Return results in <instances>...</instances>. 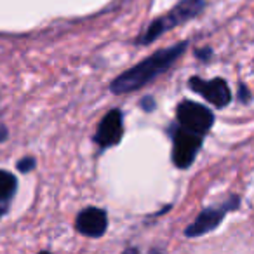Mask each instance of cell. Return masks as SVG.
Wrapping results in <instances>:
<instances>
[{"label": "cell", "mask_w": 254, "mask_h": 254, "mask_svg": "<svg viewBox=\"0 0 254 254\" xmlns=\"http://www.w3.org/2000/svg\"><path fill=\"white\" fill-rule=\"evenodd\" d=\"M5 138V129L4 127H0V139H4Z\"/></svg>", "instance_id": "cell-14"}, {"label": "cell", "mask_w": 254, "mask_h": 254, "mask_svg": "<svg viewBox=\"0 0 254 254\" xmlns=\"http://www.w3.org/2000/svg\"><path fill=\"white\" fill-rule=\"evenodd\" d=\"M211 54H212V49H209V47H205L204 51H197V56L200 58L202 61H207Z\"/></svg>", "instance_id": "cell-13"}, {"label": "cell", "mask_w": 254, "mask_h": 254, "mask_svg": "<svg viewBox=\"0 0 254 254\" xmlns=\"http://www.w3.org/2000/svg\"><path fill=\"white\" fill-rule=\"evenodd\" d=\"M4 212H5V205L0 204V216H4Z\"/></svg>", "instance_id": "cell-15"}, {"label": "cell", "mask_w": 254, "mask_h": 254, "mask_svg": "<svg viewBox=\"0 0 254 254\" xmlns=\"http://www.w3.org/2000/svg\"><path fill=\"white\" fill-rule=\"evenodd\" d=\"M178 126L185 127L188 131L197 132V134H207L209 129L214 124V115L209 108H205L200 103L193 101H181L176 110Z\"/></svg>", "instance_id": "cell-5"}, {"label": "cell", "mask_w": 254, "mask_h": 254, "mask_svg": "<svg viewBox=\"0 0 254 254\" xmlns=\"http://www.w3.org/2000/svg\"><path fill=\"white\" fill-rule=\"evenodd\" d=\"M16 191V178L11 173L0 171V200H7Z\"/></svg>", "instance_id": "cell-9"}, {"label": "cell", "mask_w": 254, "mask_h": 254, "mask_svg": "<svg viewBox=\"0 0 254 254\" xmlns=\"http://www.w3.org/2000/svg\"><path fill=\"white\" fill-rule=\"evenodd\" d=\"M173 136V162L178 169H188L193 164L198 150L202 148V139L204 136L191 132L185 127L178 126L174 131H171Z\"/></svg>", "instance_id": "cell-3"}, {"label": "cell", "mask_w": 254, "mask_h": 254, "mask_svg": "<svg viewBox=\"0 0 254 254\" xmlns=\"http://www.w3.org/2000/svg\"><path fill=\"white\" fill-rule=\"evenodd\" d=\"M239 99H240L242 103H249L251 92H249V89H247V85H244V84H240V85H239Z\"/></svg>", "instance_id": "cell-11"}, {"label": "cell", "mask_w": 254, "mask_h": 254, "mask_svg": "<svg viewBox=\"0 0 254 254\" xmlns=\"http://www.w3.org/2000/svg\"><path fill=\"white\" fill-rule=\"evenodd\" d=\"M204 9H205V0H180L173 11H169L167 14L157 18L153 23H150V26L143 32V35L136 40V44H138V46L152 44L153 40L162 37L164 33L169 32L171 28H176V26L197 18Z\"/></svg>", "instance_id": "cell-2"}, {"label": "cell", "mask_w": 254, "mask_h": 254, "mask_svg": "<svg viewBox=\"0 0 254 254\" xmlns=\"http://www.w3.org/2000/svg\"><path fill=\"white\" fill-rule=\"evenodd\" d=\"M187 47H188V40H183V42L176 44L173 47L157 51L152 56L139 61L138 64H134L132 68L124 71L122 75L113 78L112 84H110V91L113 94H126V92H132L145 87L153 78H157L166 70H169L178 61V58L187 51Z\"/></svg>", "instance_id": "cell-1"}, {"label": "cell", "mask_w": 254, "mask_h": 254, "mask_svg": "<svg viewBox=\"0 0 254 254\" xmlns=\"http://www.w3.org/2000/svg\"><path fill=\"white\" fill-rule=\"evenodd\" d=\"M75 228L82 235L99 239L105 235L106 228H108V214L105 209L85 207L78 212L77 219H75Z\"/></svg>", "instance_id": "cell-8"}, {"label": "cell", "mask_w": 254, "mask_h": 254, "mask_svg": "<svg viewBox=\"0 0 254 254\" xmlns=\"http://www.w3.org/2000/svg\"><path fill=\"white\" fill-rule=\"evenodd\" d=\"M190 89L197 94H200L205 101L214 105L216 108H225L232 99L228 84L223 78H212V80H204L200 77H191L188 80Z\"/></svg>", "instance_id": "cell-6"}, {"label": "cell", "mask_w": 254, "mask_h": 254, "mask_svg": "<svg viewBox=\"0 0 254 254\" xmlns=\"http://www.w3.org/2000/svg\"><path fill=\"white\" fill-rule=\"evenodd\" d=\"M124 136V117L120 110H110L105 117L101 119L98 126V131L94 134V141L103 150L112 148L119 145Z\"/></svg>", "instance_id": "cell-7"}, {"label": "cell", "mask_w": 254, "mask_h": 254, "mask_svg": "<svg viewBox=\"0 0 254 254\" xmlns=\"http://www.w3.org/2000/svg\"><path fill=\"white\" fill-rule=\"evenodd\" d=\"M33 167H35V159H32V157H25V159L18 162V169L21 173H30Z\"/></svg>", "instance_id": "cell-10"}, {"label": "cell", "mask_w": 254, "mask_h": 254, "mask_svg": "<svg viewBox=\"0 0 254 254\" xmlns=\"http://www.w3.org/2000/svg\"><path fill=\"white\" fill-rule=\"evenodd\" d=\"M240 204L239 197H232L228 200H225L219 205H211V207H205L204 211L198 212V216L193 219L190 226H187L185 230V235L190 237V239H195V237H202L207 235L209 232L216 230L219 226V223L225 219L226 212L237 209Z\"/></svg>", "instance_id": "cell-4"}, {"label": "cell", "mask_w": 254, "mask_h": 254, "mask_svg": "<svg viewBox=\"0 0 254 254\" xmlns=\"http://www.w3.org/2000/svg\"><path fill=\"white\" fill-rule=\"evenodd\" d=\"M141 108H145V112H152L155 108V103H153V98L152 96H146V98L141 99Z\"/></svg>", "instance_id": "cell-12"}]
</instances>
